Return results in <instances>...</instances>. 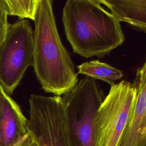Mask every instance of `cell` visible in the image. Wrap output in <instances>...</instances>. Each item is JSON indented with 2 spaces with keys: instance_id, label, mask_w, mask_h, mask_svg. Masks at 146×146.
I'll list each match as a JSON object with an SVG mask.
<instances>
[{
  "instance_id": "obj_1",
  "label": "cell",
  "mask_w": 146,
  "mask_h": 146,
  "mask_svg": "<svg viewBox=\"0 0 146 146\" xmlns=\"http://www.w3.org/2000/svg\"><path fill=\"white\" fill-rule=\"evenodd\" d=\"M52 0H41L34 19L33 66L42 89L55 96L70 92L78 82L70 55L58 34Z\"/></svg>"
},
{
  "instance_id": "obj_2",
  "label": "cell",
  "mask_w": 146,
  "mask_h": 146,
  "mask_svg": "<svg viewBox=\"0 0 146 146\" xmlns=\"http://www.w3.org/2000/svg\"><path fill=\"white\" fill-rule=\"evenodd\" d=\"M62 21L73 51L81 56H104L125 40L120 22L97 0H68Z\"/></svg>"
},
{
  "instance_id": "obj_3",
  "label": "cell",
  "mask_w": 146,
  "mask_h": 146,
  "mask_svg": "<svg viewBox=\"0 0 146 146\" xmlns=\"http://www.w3.org/2000/svg\"><path fill=\"white\" fill-rule=\"evenodd\" d=\"M105 98L94 79L86 77L62 97V103L72 146H95L94 122Z\"/></svg>"
},
{
  "instance_id": "obj_4",
  "label": "cell",
  "mask_w": 146,
  "mask_h": 146,
  "mask_svg": "<svg viewBox=\"0 0 146 146\" xmlns=\"http://www.w3.org/2000/svg\"><path fill=\"white\" fill-rule=\"evenodd\" d=\"M34 31L26 19L10 24L0 46V86L11 95L27 69L33 66Z\"/></svg>"
},
{
  "instance_id": "obj_5",
  "label": "cell",
  "mask_w": 146,
  "mask_h": 146,
  "mask_svg": "<svg viewBox=\"0 0 146 146\" xmlns=\"http://www.w3.org/2000/svg\"><path fill=\"white\" fill-rule=\"evenodd\" d=\"M135 94L130 82L123 80L111 86L95 119V146H119Z\"/></svg>"
},
{
  "instance_id": "obj_6",
  "label": "cell",
  "mask_w": 146,
  "mask_h": 146,
  "mask_svg": "<svg viewBox=\"0 0 146 146\" xmlns=\"http://www.w3.org/2000/svg\"><path fill=\"white\" fill-rule=\"evenodd\" d=\"M27 129L38 146H72L60 96L32 94Z\"/></svg>"
},
{
  "instance_id": "obj_7",
  "label": "cell",
  "mask_w": 146,
  "mask_h": 146,
  "mask_svg": "<svg viewBox=\"0 0 146 146\" xmlns=\"http://www.w3.org/2000/svg\"><path fill=\"white\" fill-rule=\"evenodd\" d=\"M135 98L119 146H146V63L139 67L132 83Z\"/></svg>"
},
{
  "instance_id": "obj_8",
  "label": "cell",
  "mask_w": 146,
  "mask_h": 146,
  "mask_svg": "<svg viewBox=\"0 0 146 146\" xmlns=\"http://www.w3.org/2000/svg\"><path fill=\"white\" fill-rule=\"evenodd\" d=\"M28 119L5 92L0 99V146H14L27 133Z\"/></svg>"
},
{
  "instance_id": "obj_9",
  "label": "cell",
  "mask_w": 146,
  "mask_h": 146,
  "mask_svg": "<svg viewBox=\"0 0 146 146\" xmlns=\"http://www.w3.org/2000/svg\"><path fill=\"white\" fill-rule=\"evenodd\" d=\"M97 1L106 6L119 22H127L145 33L146 0Z\"/></svg>"
},
{
  "instance_id": "obj_10",
  "label": "cell",
  "mask_w": 146,
  "mask_h": 146,
  "mask_svg": "<svg viewBox=\"0 0 146 146\" xmlns=\"http://www.w3.org/2000/svg\"><path fill=\"white\" fill-rule=\"evenodd\" d=\"M78 73L94 79L105 81L111 86L123 76L121 70L98 60L84 62L78 66Z\"/></svg>"
},
{
  "instance_id": "obj_11",
  "label": "cell",
  "mask_w": 146,
  "mask_h": 146,
  "mask_svg": "<svg viewBox=\"0 0 146 146\" xmlns=\"http://www.w3.org/2000/svg\"><path fill=\"white\" fill-rule=\"evenodd\" d=\"M41 0H1L7 15L18 16L21 19L34 21Z\"/></svg>"
},
{
  "instance_id": "obj_12",
  "label": "cell",
  "mask_w": 146,
  "mask_h": 146,
  "mask_svg": "<svg viewBox=\"0 0 146 146\" xmlns=\"http://www.w3.org/2000/svg\"><path fill=\"white\" fill-rule=\"evenodd\" d=\"M7 15L6 13L1 0H0V46L4 41L10 23L8 22Z\"/></svg>"
},
{
  "instance_id": "obj_13",
  "label": "cell",
  "mask_w": 146,
  "mask_h": 146,
  "mask_svg": "<svg viewBox=\"0 0 146 146\" xmlns=\"http://www.w3.org/2000/svg\"><path fill=\"white\" fill-rule=\"evenodd\" d=\"M14 146H38V145L28 132V133Z\"/></svg>"
},
{
  "instance_id": "obj_14",
  "label": "cell",
  "mask_w": 146,
  "mask_h": 146,
  "mask_svg": "<svg viewBox=\"0 0 146 146\" xmlns=\"http://www.w3.org/2000/svg\"><path fill=\"white\" fill-rule=\"evenodd\" d=\"M3 92H4V91H3V90H2V87L0 86V99H1V96H2V95H3Z\"/></svg>"
}]
</instances>
